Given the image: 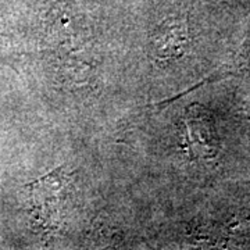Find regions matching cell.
<instances>
[{"label":"cell","instance_id":"1","mask_svg":"<svg viewBox=\"0 0 250 250\" xmlns=\"http://www.w3.org/2000/svg\"><path fill=\"white\" fill-rule=\"evenodd\" d=\"M31 213L39 228L56 232L62 223L70 203L72 181L64 168H57L42 178L28 184Z\"/></svg>","mask_w":250,"mask_h":250},{"label":"cell","instance_id":"2","mask_svg":"<svg viewBox=\"0 0 250 250\" xmlns=\"http://www.w3.org/2000/svg\"><path fill=\"white\" fill-rule=\"evenodd\" d=\"M185 134L182 138L184 150L192 159L214 157L218 152V138L214 124L207 110L199 104H192L185 110L184 116Z\"/></svg>","mask_w":250,"mask_h":250},{"label":"cell","instance_id":"3","mask_svg":"<svg viewBox=\"0 0 250 250\" xmlns=\"http://www.w3.org/2000/svg\"><path fill=\"white\" fill-rule=\"evenodd\" d=\"M187 43V29L181 21L167 20L154 31L152 36V50L159 59H174L184 53Z\"/></svg>","mask_w":250,"mask_h":250}]
</instances>
